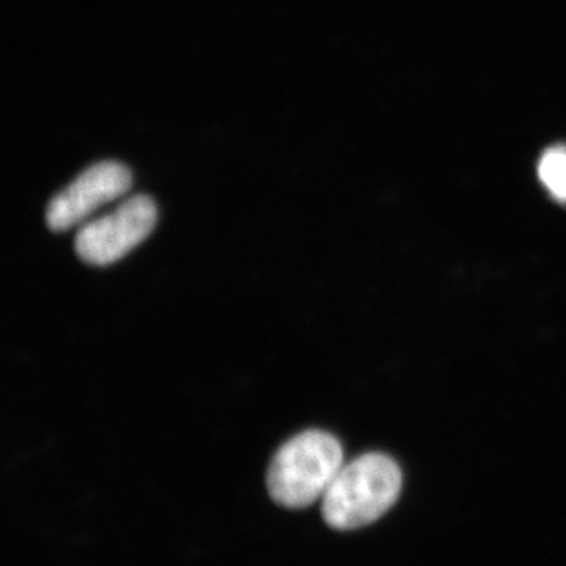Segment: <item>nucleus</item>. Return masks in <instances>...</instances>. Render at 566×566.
<instances>
[{
  "label": "nucleus",
  "instance_id": "f03ea898",
  "mask_svg": "<svg viewBox=\"0 0 566 566\" xmlns=\"http://www.w3.org/2000/svg\"><path fill=\"white\" fill-rule=\"evenodd\" d=\"M401 490L392 458L367 453L344 465L323 495L324 521L338 531L368 526L385 515Z\"/></svg>",
  "mask_w": 566,
  "mask_h": 566
},
{
  "label": "nucleus",
  "instance_id": "7ed1b4c3",
  "mask_svg": "<svg viewBox=\"0 0 566 566\" xmlns=\"http://www.w3.org/2000/svg\"><path fill=\"white\" fill-rule=\"evenodd\" d=\"M156 221L155 200L137 193L118 205L117 210L82 226L74 238V251L84 263L107 266L144 243Z\"/></svg>",
  "mask_w": 566,
  "mask_h": 566
},
{
  "label": "nucleus",
  "instance_id": "20e7f679",
  "mask_svg": "<svg viewBox=\"0 0 566 566\" xmlns=\"http://www.w3.org/2000/svg\"><path fill=\"white\" fill-rule=\"evenodd\" d=\"M132 186L133 175L122 163L93 164L52 197L46 208L48 229L52 232L73 229L103 205L120 199Z\"/></svg>",
  "mask_w": 566,
  "mask_h": 566
},
{
  "label": "nucleus",
  "instance_id": "f257e3e1",
  "mask_svg": "<svg viewBox=\"0 0 566 566\" xmlns=\"http://www.w3.org/2000/svg\"><path fill=\"white\" fill-rule=\"evenodd\" d=\"M344 468V449L333 434L308 430L275 452L268 468V493L275 504L305 509L323 499Z\"/></svg>",
  "mask_w": 566,
  "mask_h": 566
},
{
  "label": "nucleus",
  "instance_id": "39448f33",
  "mask_svg": "<svg viewBox=\"0 0 566 566\" xmlns=\"http://www.w3.org/2000/svg\"><path fill=\"white\" fill-rule=\"evenodd\" d=\"M539 180L557 200L566 202V148H553L542 156Z\"/></svg>",
  "mask_w": 566,
  "mask_h": 566
}]
</instances>
